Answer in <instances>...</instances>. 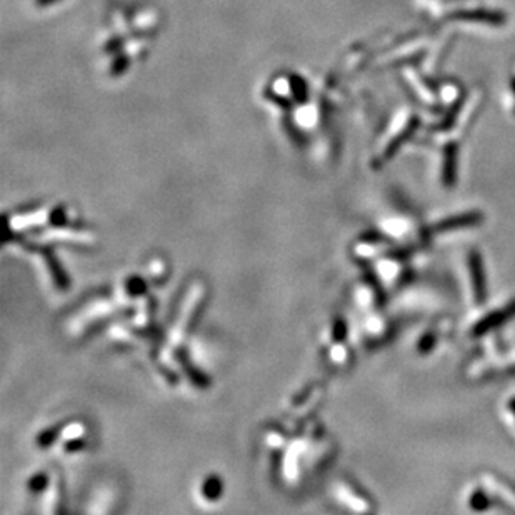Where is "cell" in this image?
I'll return each mask as SVG.
<instances>
[{
    "instance_id": "cell-1",
    "label": "cell",
    "mask_w": 515,
    "mask_h": 515,
    "mask_svg": "<svg viewBox=\"0 0 515 515\" xmlns=\"http://www.w3.org/2000/svg\"><path fill=\"white\" fill-rule=\"evenodd\" d=\"M479 350L464 365L465 380L485 384L490 380L515 375V354L512 345H504L497 337L489 336L480 340Z\"/></svg>"
},
{
    "instance_id": "cell-3",
    "label": "cell",
    "mask_w": 515,
    "mask_h": 515,
    "mask_svg": "<svg viewBox=\"0 0 515 515\" xmlns=\"http://www.w3.org/2000/svg\"><path fill=\"white\" fill-rule=\"evenodd\" d=\"M462 274H464L465 297L472 311L484 307L489 299L487 270H485L482 252L469 249L462 259Z\"/></svg>"
},
{
    "instance_id": "cell-2",
    "label": "cell",
    "mask_w": 515,
    "mask_h": 515,
    "mask_svg": "<svg viewBox=\"0 0 515 515\" xmlns=\"http://www.w3.org/2000/svg\"><path fill=\"white\" fill-rule=\"evenodd\" d=\"M421 252L395 247L372 264V275L385 292H399L412 282L416 275V259Z\"/></svg>"
},
{
    "instance_id": "cell-12",
    "label": "cell",
    "mask_w": 515,
    "mask_h": 515,
    "mask_svg": "<svg viewBox=\"0 0 515 515\" xmlns=\"http://www.w3.org/2000/svg\"><path fill=\"white\" fill-rule=\"evenodd\" d=\"M500 419L515 436V392L505 394V397L500 400Z\"/></svg>"
},
{
    "instance_id": "cell-6",
    "label": "cell",
    "mask_w": 515,
    "mask_h": 515,
    "mask_svg": "<svg viewBox=\"0 0 515 515\" xmlns=\"http://www.w3.org/2000/svg\"><path fill=\"white\" fill-rule=\"evenodd\" d=\"M455 322L449 316H437L423 327V331L419 333L416 338L414 352L419 357H431L433 352H437L441 347L449 340L454 333Z\"/></svg>"
},
{
    "instance_id": "cell-4",
    "label": "cell",
    "mask_w": 515,
    "mask_h": 515,
    "mask_svg": "<svg viewBox=\"0 0 515 515\" xmlns=\"http://www.w3.org/2000/svg\"><path fill=\"white\" fill-rule=\"evenodd\" d=\"M477 317L465 326V336L469 340H482V338L494 336L504 326H507L515 319V299L490 307L487 311L477 309Z\"/></svg>"
},
{
    "instance_id": "cell-8",
    "label": "cell",
    "mask_w": 515,
    "mask_h": 515,
    "mask_svg": "<svg viewBox=\"0 0 515 515\" xmlns=\"http://www.w3.org/2000/svg\"><path fill=\"white\" fill-rule=\"evenodd\" d=\"M332 497L337 500V504H340L343 509L350 510V512L369 514L375 509L369 495L359 485L345 479L332 485Z\"/></svg>"
},
{
    "instance_id": "cell-5",
    "label": "cell",
    "mask_w": 515,
    "mask_h": 515,
    "mask_svg": "<svg viewBox=\"0 0 515 515\" xmlns=\"http://www.w3.org/2000/svg\"><path fill=\"white\" fill-rule=\"evenodd\" d=\"M485 222V216L482 211H475V209H470V211H462L455 214H449V216L437 218L431 223H427V232L428 238H431V244L437 238H445L454 236V233L472 231V228L480 227Z\"/></svg>"
},
{
    "instance_id": "cell-10",
    "label": "cell",
    "mask_w": 515,
    "mask_h": 515,
    "mask_svg": "<svg viewBox=\"0 0 515 515\" xmlns=\"http://www.w3.org/2000/svg\"><path fill=\"white\" fill-rule=\"evenodd\" d=\"M479 479L492 494L495 505L509 512H515V484L495 472H482Z\"/></svg>"
},
{
    "instance_id": "cell-7",
    "label": "cell",
    "mask_w": 515,
    "mask_h": 515,
    "mask_svg": "<svg viewBox=\"0 0 515 515\" xmlns=\"http://www.w3.org/2000/svg\"><path fill=\"white\" fill-rule=\"evenodd\" d=\"M362 327H360V337L365 345L369 347H379L384 343L390 342L397 332V323L392 317L382 311H375L370 314H364L362 316Z\"/></svg>"
},
{
    "instance_id": "cell-9",
    "label": "cell",
    "mask_w": 515,
    "mask_h": 515,
    "mask_svg": "<svg viewBox=\"0 0 515 515\" xmlns=\"http://www.w3.org/2000/svg\"><path fill=\"white\" fill-rule=\"evenodd\" d=\"M395 245L389 237H385L382 232L379 233H369V236H362L357 238L352 245V257L359 260L360 264H374L377 259L389 254L395 249Z\"/></svg>"
},
{
    "instance_id": "cell-11",
    "label": "cell",
    "mask_w": 515,
    "mask_h": 515,
    "mask_svg": "<svg viewBox=\"0 0 515 515\" xmlns=\"http://www.w3.org/2000/svg\"><path fill=\"white\" fill-rule=\"evenodd\" d=\"M462 502H464V507L472 514H484L497 507L492 494L489 492V489L485 487V484L480 479H477L475 482L469 484V487H465L464 495H462Z\"/></svg>"
},
{
    "instance_id": "cell-13",
    "label": "cell",
    "mask_w": 515,
    "mask_h": 515,
    "mask_svg": "<svg viewBox=\"0 0 515 515\" xmlns=\"http://www.w3.org/2000/svg\"><path fill=\"white\" fill-rule=\"evenodd\" d=\"M512 350H514V354H515V343L512 345Z\"/></svg>"
}]
</instances>
